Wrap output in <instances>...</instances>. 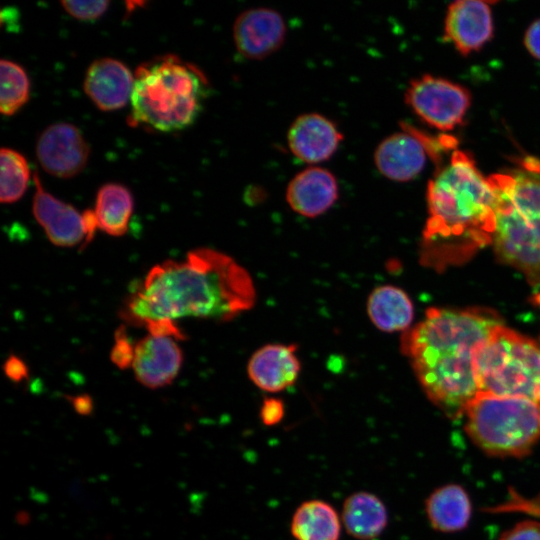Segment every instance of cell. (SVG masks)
Returning <instances> with one entry per match:
<instances>
[{"label": "cell", "mask_w": 540, "mask_h": 540, "mask_svg": "<svg viewBox=\"0 0 540 540\" xmlns=\"http://www.w3.org/2000/svg\"><path fill=\"white\" fill-rule=\"evenodd\" d=\"M30 96L27 73L19 64L2 59L0 62V112L5 116L15 114Z\"/></svg>", "instance_id": "cb8c5ba5"}, {"label": "cell", "mask_w": 540, "mask_h": 540, "mask_svg": "<svg viewBox=\"0 0 540 540\" xmlns=\"http://www.w3.org/2000/svg\"><path fill=\"white\" fill-rule=\"evenodd\" d=\"M473 371L479 392L540 403V347L502 324L476 347Z\"/></svg>", "instance_id": "52a82bcc"}, {"label": "cell", "mask_w": 540, "mask_h": 540, "mask_svg": "<svg viewBox=\"0 0 540 540\" xmlns=\"http://www.w3.org/2000/svg\"><path fill=\"white\" fill-rule=\"evenodd\" d=\"M342 140L343 134L336 123L315 112L296 117L287 132V145L291 153L312 166L330 159Z\"/></svg>", "instance_id": "7c38bea8"}, {"label": "cell", "mask_w": 540, "mask_h": 540, "mask_svg": "<svg viewBox=\"0 0 540 540\" xmlns=\"http://www.w3.org/2000/svg\"><path fill=\"white\" fill-rule=\"evenodd\" d=\"M89 145L80 130L65 122L45 128L36 142V156L42 169L58 178H72L86 166Z\"/></svg>", "instance_id": "9c48e42d"}, {"label": "cell", "mask_w": 540, "mask_h": 540, "mask_svg": "<svg viewBox=\"0 0 540 540\" xmlns=\"http://www.w3.org/2000/svg\"><path fill=\"white\" fill-rule=\"evenodd\" d=\"M342 526L340 514L330 503L310 499L294 511L290 532L295 540H339Z\"/></svg>", "instance_id": "44dd1931"}, {"label": "cell", "mask_w": 540, "mask_h": 540, "mask_svg": "<svg viewBox=\"0 0 540 540\" xmlns=\"http://www.w3.org/2000/svg\"><path fill=\"white\" fill-rule=\"evenodd\" d=\"M493 18L489 2L458 0L447 9L445 38L462 54L482 48L493 37Z\"/></svg>", "instance_id": "5bb4252c"}, {"label": "cell", "mask_w": 540, "mask_h": 540, "mask_svg": "<svg viewBox=\"0 0 540 540\" xmlns=\"http://www.w3.org/2000/svg\"><path fill=\"white\" fill-rule=\"evenodd\" d=\"M0 201L14 203L25 193L30 169L26 158L16 150L2 148L0 151Z\"/></svg>", "instance_id": "d4e9b609"}, {"label": "cell", "mask_w": 540, "mask_h": 540, "mask_svg": "<svg viewBox=\"0 0 540 540\" xmlns=\"http://www.w3.org/2000/svg\"><path fill=\"white\" fill-rule=\"evenodd\" d=\"M342 525L357 540H374L386 529L389 521L384 502L374 493L357 491L343 502Z\"/></svg>", "instance_id": "d6986e66"}, {"label": "cell", "mask_w": 540, "mask_h": 540, "mask_svg": "<svg viewBox=\"0 0 540 540\" xmlns=\"http://www.w3.org/2000/svg\"><path fill=\"white\" fill-rule=\"evenodd\" d=\"M427 154V143L416 131L409 129L384 138L374 151V163L387 179L407 182L421 173Z\"/></svg>", "instance_id": "9a60e30c"}, {"label": "cell", "mask_w": 540, "mask_h": 540, "mask_svg": "<svg viewBox=\"0 0 540 540\" xmlns=\"http://www.w3.org/2000/svg\"><path fill=\"white\" fill-rule=\"evenodd\" d=\"M367 314L384 332L408 330L413 320V304L408 295L393 285L376 287L368 296Z\"/></svg>", "instance_id": "7402d4cb"}, {"label": "cell", "mask_w": 540, "mask_h": 540, "mask_svg": "<svg viewBox=\"0 0 540 540\" xmlns=\"http://www.w3.org/2000/svg\"><path fill=\"white\" fill-rule=\"evenodd\" d=\"M404 96L422 121L440 131L462 124L471 105V94L464 86L430 74L412 80Z\"/></svg>", "instance_id": "ba28073f"}, {"label": "cell", "mask_w": 540, "mask_h": 540, "mask_svg": "<svg viewBox=\"0 0 540 540\" xmlns=\"http://www.w3.org/2000/svg\"><path fill=\"white\" fill-rule=\"evenodd\" d=\"M134 347L131 367L139 383L156 389L169 385L176 378L183 353L175 338L148 334Z\"/></svg>", "instance_id": "4fadbf2b"}, {"label": "cell", "mask_w": 540, "mask_h": 540, "mask_svg": "<svg viewBox=\"0 0 540 540\" xmlns=\"http://www.w3.org/2000/svg\"><path fill=\"white\" fill-rule=\"evenodd\" d=\"M425 512L431 527L442 533L465 529L472 516V503L467 491L458 484L436 488L425 501Z\"/></svg>", "instance_id": "ffe728a7"}, {"label": "cell", "mask_w": 540, "mask_h": 540, "mask_svg": "<svg viewBox=\"0 0 540 540\" xmlns=\"http://www.w3.org/2000/svg\"><path fill=\"white\" fill-rule=\"evenodd\" d=\"M61 5L72 17L83 21H89L101 17L108 9L109 1H62Z\"/></svg>", "instance_id": "4316f807"}, {"label": "cell", "mask_w": 540, "mask_h": 540, "mask_svg": "<svg viewBox=\"0 0 540 540\" xmlns=\"http://www.w3.org/2000/svg\"><path fill=\"white\" fill-rule=\"evenodd\" d=\"M421 262L437 271L463 264L493 242L496 194L472 157L452 153L427 186Z\"/></svg>", "instance_id": "3957f363"}, {"label": "cell", "mask_w": 540, "mask_h": 540, "mask_svg": "<svg viewBox=\"0 0 540 540\" xmlns=\"http://www.w3.org/2000/svg\"><path fill=\"white\" fill-rule=\"evenodd\" d=\"M133 208V196L127 187L118 183L101 186L93 210L98 228L111 236H123L128 230Z\"/></svg>", "instance_id": "603a6c76"}, {"label": "cell", "mask_w": 540, "mask_h": 540, "mask_svg": "<svg viewBox=\"0 0 540 540\" xmlns=\"http://www.w3.org/2000/svg\"><path fill=\"white\" fill-rule=\"evenodd\" d=\"M286 201L298 215L314 218L328 211L338 200L339 186L334 174L319 166L298 172L288 183Z\"/></svg>", "instance_id": "2e32d148"}, {"label": "cell", "mask_w": 540, "mask_h": 540, "mask_svg": "<svg viewBox=\"0 0 540 540\" xmlns=\"http://www.w3.org/2000/svg\"><path fill=\"white\" fill-rule=\"evenodd\" d=\"M488 513H523L540 519V493L533 497H525L514 488H509L504 502L485 509Z\"/></svg>", "instance_id": "484cf974"}, {"label": "cell", "mask_w": 540, "mask_h": 540, "mask_svg": "<svg viewBox=\"0 0 540 540\" xmlns=\"http://www.w3.org/2000/svg\"><path fill=\"white\" fill-rule=\"evenodd\" d=\"M134 76L121 61L104 57L93 61L84 78V91L102 111L124 107L131 98Z\"/></svg>", "instance_id": "ac0fdd59"}, {"label": "cell", "mask_w": 540, "mask_h": 540, "mask_svg": "<svg viewBox=\"0 0 540 540\" xmlns=\"http://www.w3.org/2000/svg\"><path fill=\"white\" fill-rule=\"evenodd\" d=\"M496 194L493 245L497 257L540 284V176L510 171L488 177Z\"/></svg>", "instance_id": "5b68a950"}, {"label": "cell", "mask_w": 540, "mask_h": 540, "mask_svg": "<svg viewBox=\"0 0 540 540\" xmlns=\"http://www.w3.org/2000/svg\"><path fill=\"white\" fill-rule=\"evenodd\" d=\"M208 81L194 64L163 55L139 65L131 94V121L160 132L190 126L200 114Z\"/></svg>", "instance_id": "277c9868"}, {"label": "cell", "mask_w": 540, "mask_h": 540, "mask_svg": "<svg viewBox=\"0 0 540 540\" xmlns=\"http://www.w3.org/2000/svg\"><path fill=\"white\" fill-rule=\"evenodd\" d=\"M70 403L72 404L74 410L82 415L88 416L93 410V401L92 398L87 394L77 395L73 397H68Z\"/></svg>", "instance_id": "d6a6232c"}, {"label": "cell", "mask_w": 540, "mask_h": 540, "mask_svg": "<svg viewBox=\"0 0 540 540\" xmlns=\"http://www.w3.org/2000/svg\"><path fill=\"white\" fill-rule=\"evenodd\" d=\"M35 193L32 212L51 243L58 247H73L82 243L84 248L87 231L83 213L48 193L36 172L33 174Z\"/></svg>", "instance_id": "8fae6325"}, {"label": "cell", "mask_w": 540, "mask_h": 540, "mask_svg": "<svg viewBox=\"0 0 540 540\" xmlns=\"http://www.w3.org/2000/svg\"><path fill=\"white\" fill-rule=\"evenodd\" d=\"M501 324L495 312L484 308H431L403 333L401 351L428 399L449 417L462 416L479 392L474 351Z\"/></svg>", "instance_id": "7a4b0ae2"}, {"label": "cell", "mask_w": 540, "mask_h": 540, "mask_svg": "<svg viewBox=\"0 0 540 540\" xmlns=\"http://www.w3.org/2000/svg\"><path fill=\"white\" fill-rule=\"evenodd\" d=\"M498 540H540V521L524 520L505 530Z\"/></svg>", "instance_id": "f1b7e54d"}, {"label": "cell", "mask_w": 540, "mask_h": 540, "mask_svg": "<svg viewBox=\"0 0 540 540\" xmlns=\"http://www.w3.org/2000/svg\"><path fill=\"white\" fill-rule=\"evenodd\" d=\"M524 45L534 58L540 60V18L532 22L526 30Z\"/></svg>", "instance_id": "4dcf8cb0"}, {"label": "cell", "mask_w": 540, "mask_h": 540, "mask_svg": "<svg viewBox=\"0 0 540 540\" xmlns=\"http://www.w3.org/2000/svg\"><path fill=\"white\" fill-rule=\"evenodd\" d=\"M3 370L6 376L14 382H19L28 376L25 363L17 356L11 355L4 363Z\"/></svg>", "instance_id": "1f68e13d"}, {"label": "cell", "mask_w": 540, "mask_h": 540, "mask_svg": "<svg viewBox=\"0 0 540 540\" xmlns=\"http://www.w3.org/2000/svg\"><path fill=\"white\" fill-rule=\"evenodd\" d=\"M285 415L284 402L275 397H267L263 400L259 411L261 422L265 426H275L279 424Z\"/></svg>", "instance_id": "f546056e"}, {"label": "cell", "mask_w": 540, "mask_h": 540, "mask_svg": "<svg viewBox=\"0 0 540 540\" xmlns=\"http://www.w3.org/2000/svg\"><path fill=\"white\" fill-rule=\"evenodd\" d=\"M301 364L295 344L274 343L257 349L247 365L249 379L261 390L276 393L297 381Z\"/></svg>", "instance_id": "e0dca14e"}, {"label": "cell", "mask_w": 540, "mask_h": 540, "mask_svg": "<svg viewBox=\"0 0 540 540\" xmlns=\"http://www.w3.org/2000/svg\"><path fill=\"white\" fill-rule=\"evenodd\" d=\"M134 349L124 326L115 332V344L111 350V361L120 369H126L132 365Z\"/></svg>", "instance_id": "83f0119b"}, {"label": "cell", "mask_w": 540, "mask_h": 540, "mask_svg": "<svg viewBox=\"0 0 540 540\" xmlns=\"http://www.w3.org/2000/svg\"><path fill=\"white\" fill-rule=\"evenodd\" d=\"M256 300L248 271L232 257L197 248L184 260L155 265L126 300L121 317L134 326L176 324L182 318L229 321Z\"/></svg>", "instance_id": "6da1fadb"}, {"label": "cell", "mask_w": 540, "mask_h": 540, "mask_svg": "<svg viewBox=\"0 0 540 540\" xmlns=\"http://www.w3.org/2000/svg\"><path fill=\"white\" fill-rule=\"evenodd\" d=\"M286 33L283 16L269 7L244 10L232 28L237 51L250 60H262L278 51L285 42Z\"/></svg>", "instance_id": "30bf717a"}, {"label": "cell", "mask_w": 540, "mask_h": 540, "mask_svg": "<svg viewBox=\"0 0 540 540\" xmlns=\"http://www.w3.org/2000/svg\"><path fill=\"white\" fill-rule=\"evenodd\" d=\"M465 431L485 454L521 458L540 441V403L478 392L463 412Z\"/></svg>", "instance_id": "8992f818"}]
</instances>
